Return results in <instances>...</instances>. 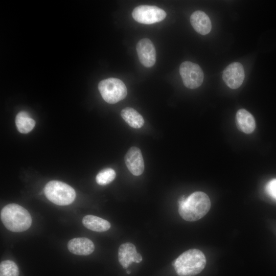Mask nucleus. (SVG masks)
Masks as SVG:
<instances>
[{"label":"nucleus","instance_id":"20e7f679","mask_svg":"<svg viewBox=\"0 0 276 276\" xmlns=\"http://www.w3.org/2000/svg\"><path fill=\"white\" fill-rule=\"evenodd\" d=\"M46 197L58 205L71 204L76 198L75 190L68 185L58 180L48 182L44 187Z\"/></svg>","mask_w":276,"mask_h":276},{"label":"nucleus","instance_id":"dca6fc26","mask_svg":"<svg viewBox=\"0 0 276 276\" xmlns=\"http://www.w3.org/2000/svg\"><path fill=\"white\" fill-rule=\"evenodd\" d=\"M121 114L124 120L132 128H140L144 124L143 117L132 108H124L121 111Z\"/></svg>","mask_w":276,"mask_h":276},{"label":"nucleus","instance_id":"412c9836","mask_svg":"<svg viewBox=\"0 0 276 276\" xmlns=\"http://www.w3.org/2000/svg\"><path fill=\"white\" fill-rule=\"evenodd\" d=\"M127 273L128 274H130V271L127 270Z\"/></svg>","mask_w":276,"mask_h":276},{"label":"nucleus","instance_id":"423d86ee","mask_svg":"<svg viewBox=\"0 0 276 276\" xmlns=\"http://www.w3.org/2000/svg\"><path fill=\"white\" fill-rule=\"evenodd\" d=\"M179 74L184 85L187 88H198L203 82V71L196 63L188 61L183 62L179 66Z\"/></svg>","mask_w":276,"mask_h":276},{"label":"nucleus","instance_id":"6e6552de","mask_svg":"<svg viewBox=\"0 0 276 276\" xmlns=\"http://www.w3.org/2000/svg\"><path fill=\"white\" fill-rule=\"evenodd\" d=\"M245 77L243 65L239 62H233L227 66L222 74V79L226 85L237 89L242 84Z\"/></svg>","mask_w":276,"mask_h":276},{"label":"nucleus","instance_id":"7ed1b4c3","mask_svg":"<svg viewBox=\"0 0 276 276\" xmlns=\"http://www.w3.org/2000/svg\"><path fill=\"white\" fill-rule=\"evenodd\" d=\"M172 265L179 276H194L199 273L205 267L206 258L198 249H190L181 254Z\"/></svg>","mask_w":276,"mask_h":276},{"label":"nucleus","instance_id":"1a4fd4ad","mask_svg":"<svg viewBox=\"0 0 276 276\" xmlns=\"http://www.w3.org/2000/svg\"><path fill=\"white\" fill-rule=\"evenodd\" d=\"M136 49L140 62L145 67L152 66L156 61V51L152 42L143 38L137 43Z\"/></svg>","mask_w":276,"mask_h":276},{"label":"nucleus","instance_id":"0eeeda50","mask_svg":"<svg viewBox=\"0 0 276 276\" xmlns=\"http://www.w3.org/2000/svg\"><path fill=\"white\" fill-rule=\"evenodd\" d=\"M166 12L154 6L141 5L135 7L132 12L133 19L144 24H152L164 20L166 17Z\"/></svg>","mask_w":276,"mask_h":276},{"label":"nucleus","instance_id":"aec40b11","mask_svg":"<svg viewBox=\"0 0 276 276\" xmlns=\"http://www.w3.org/2000/svg\"><path fill=\"white\" fill-rule=\"evenodd\" d=\"M265 190L270 197L276 200V178L270 180L267 183Z\"/></svg>","mask_w":276,"mask_h":276},{"label":"nucleus","instance_id":"f03ea898","mask_svg":"<svg viewBox=\"0 0 276 276\" xmlns=\"http://www.w3.org/2000/svg\"><path fill=\"white\" fill-rule=\"evenodd\" d=\"M1 219L6 228L13 232H24L29 229L32 224L29 212L16 203L5 206L1 211Z\"/></svg>","mask_w":276,"mask_h":276},{"label":"nucleus","instance_id":"f3484780","mask_svg":"<svg viewBox=\"0 0 276 276\" xmlns=\"http://www.w3.org/2000/svg\"><path fill=\"white\" fill-rule=\"evenodd\" d=\"M17 130L21 133H27L32 130L35 125V121L25 111L19 112L15 118Z\"/></svg>","mask_w":276,"mask_h":276},{"label":"nucleus","instance_id":"4468645a","mask_svg":"<svg viewBox=\"0 0 276 276\" xmlns=\"http://www.w3.org/2000/svg\"><path fill=\"white\" fill-rule=\"evenodd\" d=\"M236 124L241 131L247 133H252L256 127L253 116L245 109L238 110L236 116Z\"/></svg>","mask_w":276,"mask_h":276},{"label":"nucleus","instance_id":"39448f33","mask_svg":"<svg viewBox=\"0 0 276 276\" xmlns=\"http://www.w3.org/2000/svg\"><path fill=\"white\" fill-rule=\"evenodd\" d=\"M98 89L103 99L109 104L116 103L125 99L127 89L124 82L119 79L109 78L101 81Z\"/></svg>","mask_w":276,"mask_h":276},{"label":"nucleus","instance_id":"9b49d317","mask_svg":"<svg viewBox=\"0 0 276 276\" xmlns=\"http://www.w3.org/2000/svg\"><path fill=\"white\" fill-rule=\"evenodd\" d=\"M125 162L128 170L135 176L141 175L144 170V163L140 149L131 147L125 156Z\"/></svg>","mask_w":276,"mask_h":276},{"label":"nucleus","instance_id":"6ab92c4d","mask_svg":"<svg viewBox=\"0 0 276 276\" xmlns=\"http://www.w3.org/2000/svg\"><path fill=\"white\" fill-rule=\"evenodd\" d=\"M116 176V173L114 170L107 168L102 170L98 173L96 177V180L99 185H106L112 182Z\"/></svg>","mask_w":276,"mask_h":276},{"label":"nucleus","instance_id":"9d476101","mask_svg":"<svg viewBox=\"0 0 276 276\" xmlns=\"http://www.w3.org/2000/svg\"><path fill=\"white\" fill-rule=\"evenodd\" d=\"M118 260L123 268L126 269L132 263H140L142 256L136 251L134 244L130 242L122 244L118 250Z\"/></svg>","mask_w":276,"mask_h":276},{"label":"nucleus","instance_id":"2eb2a0df","mask_svg":"<svg viewBox=\"0 0 276 276\" xmlns=\"http://www.w3.org/2000/svg\"><path fill=\"white\" fill-rule=\"evenodd\" d=\"M82 223L87 228L97 232L107 231L111 226L106 220L91 215L85 216L82 219Z\"/></svg>","mask_w":276,"mask_h":276},{"label":"nucleus","instance_id":"f8f14e48","mask_svg":"<svg viewBox=\"0 0 276 276\" xmlns=\"http://www.w3.org/2000/svg\"><path fill=\"white\" fill-rule=\"evenodd\" d=\"M67 248L72 254L79 256H87L95 250L94 243L85 237L75 238L67 243Z\"/></svg>","mask_w":276,"mask_h":276},{"label":"nucleus","instance_id":"a211bd4d","mask_svg":"<svg viewBox=\"0 0 276 276\" xmlns=\"http://www.w3.org/2000/svg\"><path fill=\"white\" fill-rule=\"evenodd\" d=\"M0 276H19L18 267L11 260H5L0 264Z\"/></svg>","mask_w":276,"mask_h":276},{"label":"nucleus","instance_id":"f257e3e1","mask_svg":"<svg viewBox=\"0 0 276 276\" xmlns=\"http://www.w3.org/2000/svg\"><path fill=\"white\" fill-rule=\"evenodd\" d=\"M209 196L204 192L197 191L188 197H182L178 201V213L188 221H197L204 216L211 208Z\"/></svg>","mask_w":276,"mask_h":276},{"label":"nucleus","instance_id":"ddd939ff","mask_svg":"<svg viewBox=\"0 0 276 276\" xmlns=\"http://www.w3.org/2000/svg\"><path fill=\"white\" fill-rule=\"evenodd\" d=\"M190 22L194 29L201 35L209 33L212 29L211 20L203 11H194L190 16Z\"/></svg>","mask_w":276,"mask_h":276}]
</instances>
